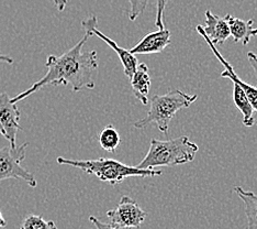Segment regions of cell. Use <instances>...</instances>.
Masks as SVG:
<instances>
[{"label":"cell","instance_id":"6da1fadb","mask_svg":"<svg viewBox=\"0 0 257 229\" xmlns=\"http://www.w3.org/2000/svg\"><path fill=\"white\" fill-rule=\"evenodd\" d=\"M89 35L85 34L77 44L64 53L61 56L49 55L45 66L48 72L42 79L36 82L31 87L20 93L10 99L11 103L17 104L23 99L31 96L33 93L42 90L45 86L69 85L73 92H80L83 90H93L95 81L93 73L98 68L97 51L83 52V48Z\"/></svg>","mask_w":257,"mask_h":229},{"label":"cell","instance_id":"7a4b0ae2","mask_svg":"<svg viewBox=\"0 0 257 229\" xmlns=\"http://www.w3.org/2000/svg\"><path fill=\"white\" fill-rule=\"evenodd\" d=\"M199 146L187 136L171 140L151 139L148 155L138 164L139 169L154 170L157 167L182 166L194 160Z\"/></svg>","mask_w":257,"mask_h":229},{"label":"cell","instance_id":"3957f363","mask_svg":"<svg viewBox=\"0 0 257 229\" xmlns=\"http://www.w3.org/2000/svg\"><path fill=\"white\" fill-rule=\"evenodd\" d=\"M56 161L62 166H71L81 170L87 174L96 175L99 180L108 182L112 186L121 183L124 179L130 176L148 178V176H159L163 174L161 170H143L106 158H99L95 160H73V159L58 157Z\"/></svg>","mask_w":257,"mask_h":229},{"label":"cell","instance_id":"277c9868","mask_svg":"<svg viewBox=\"0 0 257 229\" xmlns=\"http://www.w3.org/2000/svg\"><path fill=\"white\" fill-rule=\"evenodd\" d=\"M197 98V95H189L180 90H173L164 95H154L147 116L134 122L133 126L137 129H143L155 123L161 132L167 134L169 123L175 115L182 108H188Z\"/></svg>","mask_w":257,"mask_h":229},{"label":"cell","instance_id":"5b68a950","mask_svg":"<svg viewBox=\"0 0 257 229\" xmlns=\"http://www.w3.org/2000/svg\"><path fill=\"white\" fill-rule=\"evenodd\" d=\"M28 145L29 143L25 142L15 148L6 145L0 149V182L8 179H21L31 187L37 186L38 182L34 174L21 167Z\"/></svg>","mask_w":257,"mask_h":229},{"label":"cell","instance_id":"8992f818","mask_svg":"<svg viewBox=\"0 0 257 229\" xmlns=\"http://www.w3.org/2000/svg\"><path fill=\"white\" fill-rule=\"evenodd\" d=\"M148 213L139 206L130 196L121 197L118 206L107 211L110 225L120 228H140L147 218Z\"/></svg>","mask_w":257,"mask_h":229},{"label":"cell","instance_id":"52a82bcc","mask_svg":"<svg viewBox=\"0 0 257 229\" xmlns=\"http://www.w3.org/2000/svg\"><path fill=\"white\" fill-rule=\"evenodd\" d=\"M7 93L0 94V134L9 141L11 148L17 146V132L23 131L19 125L20 110L17 104L11 103Z\"/></svg>","mask_w":257,"mask_h":229},{"label":"cell","instance_id":"ba28073f","mask_svg":"<svg viewBox=\"0 0 257 229\" xmlns=\"http://www.w3.org/2000/svg\"><path fill=\"white\" fill-rule=\"evenodd\" d=\"M97 25H98V20L96 16H92L91 18H88V19L83 20L81 21V26L84 27L85 30V34L89 35V37H96L100 38L102 41H104L111 49H112L118 57L120 58V62L122 63V66H123V72L125 74L126 78L131 79L132 75L136 72V69L138 67L139 64V60L137 58V56L130 53V51L125 50L124 48H121L116 42H114L113 40H111L110 38H108L107 35H104L101 31H99L97 29Z\"/></svg>","mask_w":257,"mask_h":229},{"label":"cell","instance_id":"9c48e42d","mask_svg":"<svg viewBox=\"0 0 257 229\" xmlns=\"http://www.w3.org/2000/svg\"><path fill=\"white\" fill-rule=\"evenodd\" d=\"M196 30L197 32L199 33L201 37L204 39V41L208 43L209 48L211 49V51L214 53V55L217 56L218 60L220 61V63L222 64L225 67V70H223V72L221 73V78H224V79H229L232 81V83H235L237 84L239 87L242 88V90L244 91L245 95H246L247 99L249 101L250 105H252V107L254 109V111H256L257 113V87L253 86V85H249L247 83H245V82H243L241 79L238 78V76L236 75L234 68H233V66L231 65V64L227 62L225 58L222 56L221 53L219 52V50L217 49V46H215L211 41H210L207 37L206 34H204L202 32V29H201V26H197L196 27Z\"/></svg>","mask_w":257,"mask_h":229},{"label":"cell","instance_id":"30bf717a","mask_svg":"<svg viewBox=\"0 0 257 229\" xmlns=\"http://www.w3.org/2000/svg\"><path fill=\"white\" fill-rule=\"evenodd\" d=\"M171 44V31L167 29H163L155 32H152L131 48L130 53L132 54H153V53H161Z\"/></svg>","mask_w":257,"mask_h":229},{"label":"cell","instance_id":"8fae6325","mask_svg":"<svg viewBox=\"0 0 257 229\" xmlns=\"http://www.w3.org/2000/svg\"><path fill=\"white\" fill-rule=\"evenodd\" d=\"M204 16H206V21H204V27L201 26L202 32L215 46L223 44L231 37L230 28L225 18L214 15L210 10H207Z\"/></svg>","mask_w":257,"mask_h":229},{"label":"cell","instance_id":"7c38bea8","mask_svg":"<svg viewBox=\"0 0 257 229\" xmlns=\"http://www.w3.org/2000/svg\"><path fill=\"white\" fill-rule=\"evenodd\" d=\"M225 20L229 25L231 37L234 42H241L243 45L248 44L253 37L257 35V28H254V20H242L232 15H226Z\"/></svg>","mask_w":257,"mask_h":229},{"label":"cell","instance_id":"4fadbf2b","mask_svg":"<svg viewBox=\"0 0 257 229\" xmlns=\"http://www.w3.org/2000/svg\"><path fill=\"white\" fill-rule=\"evenodd\" d=\"M130 81L134 96L143 105H147L149 103V93L151 87V78L147 64L139 63Z\"/></svg>","mask_w":257,"mask_h":229},{"label":"cell","instance_id":"5bb4252c","mask_svg":"<svg viewBox=\"0 0 257 229\" xmlns=\"http://www.w3.org/2000/svg\"><path fill=\"white\" fill-rule=\"evenodd\" d=\"M234 192L245 205L247 229H257V195L253 192L245 191L241 186H235Z\"/></svg>","mask_w":257,"mask_h":229},{"label":"cell","instance_id":"9a60e30c","mask_svg":"<svg viewBox=\"0 0 257 229\" xmlns=\"http://www.w3.org/2000/svg\"><path fill=\"white\" fill-rule=\"evenodd\" d=\"M233 84H234V88H233V101H234L236 108L241 111L243 115L244 126L252 127L255 123L254 109L252 107V105H250L242 88L235 83Z\"/></svg>","mask_w":257,"mask_h":229},{"label":"cell","instance_id":"2e32d148","mask_svg":"<svg viewBox=\"0 0 257 229\" xmlns=\"http://www.w3.org/2000/svg\"><path fill=\"white\" fill-rule=\"evenodd\" d=\"M98 141L103 150L114 154L116 148L120 145L121 138L118 130L112 125H109L104 127L99 133Z\"/></svg>","mask_w":257,"mask_h":229},{"label":"cell","instance_id":"e0dca14e","mask_svg":"<svg viewBox=\"0 0 257 229\" xmlns=\"http://www.w3.org/2000/svg\"><path fill=\"white\" fill-rule=\"evenodd\" d=\"M20 229H58L53 220H45L38 215H29L23 219Z\"/></svg>","mask_w":257,"mask_h":229},{"label":"cell","instance_id":"ac0fdd59","mask_svg":"<svg viewBox=\"0 0 257 229\" xmlns=\"http://www.w3.org/2000/svg\"><path fill=\"white\" fill-rule=\"evenodd\" d=\"M130 4V11H128V19L136 21L137 18L147 9L148 5L152 0H127Z\"/></svg>","mask_w":257,"mask_h":229},{"label":"cell","instance_id":"d6986e66","mask_svg":"<svg viewBox=\"0 0 257 229\" xmlns=\"http://www.w3.org/2000/svg\"><path fill=\"white\" fill-rule=\"evenodd\" d=\"M168 0H156V18L155 26L159 28V30L165 29L164 26V10L166 8V4Z\"/></svg>","mask_w":257,"mask_h":229},{"label":"cell","instance_id":"ffe728a7","mask_svg":"<svg viewBox=\"0 0 257 229\" xmlns=\"http://www.w3.org/2000/svg\"><path fill=\"white\" fill-rule=\"evenodd\" d=\"M89 220L91 224L96 227V229H127V228H120V227H115L110 224H106V222L101 221L100 219H98L95 216H89Z\"/></svg>","mask_w":257,"mask_h":229},{"label":"cell","instance_id":"44dd1931","mask_svg":"<svg viewBox=\"0 0 257 229\" xmlns=\"http://www.w3.org/2000/svg\"><path fill=\"white\" fill-rule=\"evenodd\" d=\"M247 60L250 64V66H252V68L254 69V73H255V76L257 79V55L255 54L254 52H248L247 53Z\"/></svg>","mask_w":257,"mask_h":229},{"label":"cell","instance_id":"7402d4cb","mask_svg":"<svg viewBox=\"0 0 257 229\" xmlns=\"http://www.w3.org/2000/svg\"><path fill=\"white\" fill-rule=\"evenodd\" d=\"M53 3L58 11H63L66 8V6L68 4L67 0H53Z\"/></svg>","mask_w":257,"mask_h":229},{"label":"cell","instance_id":"603a6c76","mask_svg":"<svg viewBox=\"0 0 257 229\" xmlns=\"http://www.w3.org/2000/svg\"><path fill=\"white\" fill-rule=\"evenodd\" d=\"M0 63L13 64V63H14V58H11V57H9V56H6V55L2 54V52H0Z\"/></svg>","mask_w":257,"mask_h":229},{"label":"cell","instance_id":"cb8c5ba5","mask_svg":"<svg viewBox=\"0 0 257 229\" xmlns=\"http://www.w3.org/2000/svg\"><path fill=\"white\" fill-rule=\"evenodd\" d=\"M6 226H7V220L4 218L2 211H0V228H4Z\"/></svg>","mask_w":257,"mask_h":229}]
</instances>
